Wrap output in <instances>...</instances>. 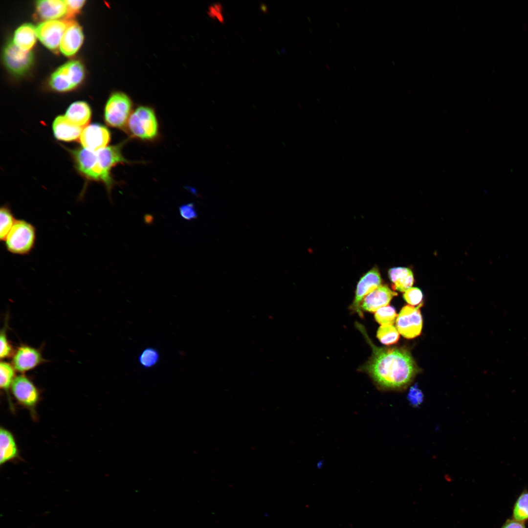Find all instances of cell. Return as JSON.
<instances>
[{"mask_svg":"<svg viewBox=\"0 0 528 528\" xmlns=\"http://www.w3.org/2000/svg\"><path fill=\"white\" fill-rule=\"evenodd\" d=\"M84 35L80 25L75 21H67L66 30L62 37L60 50L66 56L75 54L82 44Z\"/></svg>","mask_w":528,"mask_h":528,"instance_id":"5bb4252c","label":"cell"},{"mask_svg":"<svg viewBox=\"0 0 528 528\" xmlns=\"http://www.w3.org/2000/svg\"><path fill=\"white\" fill-rule=\"evenodd\" d=\"M514 520L522 522L528 519V493L522 494L518 499L513 509Z\"/></svg>","mask_w":528,"mask_h":528,"instance_id":"4316f807","label":"cell"},{"mask_svg":"<svg viewBox=\"0 0 528 528\" xmlns=\"http://www.w3.org/2000/svg\"><path fill=\"white\" fill-rule=\"evenodd\" d=\"M12 357L11 364L15 370L22 374L35 368L44 361L39 350L26 345L19 346Z\"/></svg>","mask_w":528,"mask_h":528,"instance_id":"7c38bea8","label":"cell"},{"mask_svg":"<svg viewBox=\"0 0 528 528\" xmlns=\"http://www.w3.org/2000/svg\"><path fill=\"white\" fill-rule=\"evenodd\" d=\"M3 59L5 66L13 74L22 75L31 67L34 60L31 51H25L17 47L12 41L4 47Z\"/></svg>","mask_w":528,"mask_h":528,"instance_id":"52a82bcc","label":"cell"},{"mask_svg":"<svg viewBox=\"0 0 528 528\" xmlns=\"http://www.w3.org/2000/svg\"><path fill=\"white\" fill-rule=\"evenodd\" d=\"M65 1L67 8V11L66 14V17L67 18H70L71 17L73 16L76 13H78L82 8L85 2V0H66Z\"/></svg>","mask_w":528,"mask_h":528,"instance_id":"d6a6232c","label":"cell"},{"mask_svg":"<svg viewBox=\"0 0 528 528\" xmlns=\"http://www.w3.org/2000/svg\"><path fill=\"white\" fill-rule=\"evenodd\" d=\"M382 282L378 269L374 267L363 275L357 285L355 295L352 304L354 309L361 317L363 316L361 304L364 298L381 285Z\"/></svg>","mask_w":528,"mask_h":528,"instance_id":"4fadbf2b","label":"cell"},{"mask_svg":"<svg viewBox=\"0 0 528 528\" xmlns=\"http://www.w3.org/2000/svg\"><path fill=\"white\" fill-rule=\"evenodd\" d=\"M0 357L1 360L12 356L14 352V350L8 339L5 328L0 331Z\"/></svg>","mask_w":528,"mask_h":528,"instance_id":"f1b7e54d","label":"cell"},{"mask_svg":"<svg viewBox=\"0 0 528 528\" xmlns=\"http://www.w3.org/2000/svg\"><path fill=\"white\" fill-rule=\"evenodd\" d=\"M91 114L90 108L87 103L77 101L69 106L65 116L73 124L82 128L88 123Z\"/></svg>","mask_w":528,"mask_h":528,"instance_id":"ffe728a7","label":"cell"},{"mask_svg":"<svg viewBox=\"0 0 528 528\" xmlns=\"http://www.w3.org/2000/svg\"><path fill=\"white\" fill-rule=\"evenodd\" d=\"M132 101L126 94L120 92L114 93L106 104L105 121L111 127L122 128L127 125L132 114Z\"/></svg>","mask_w":528,"mask_h":528,"instance_id":"5b68a950","label":"cell"},{"mask_svg":"<svg viewBox=\"0 0 528 528\" xmlns=\"http://www.w3.org/2000/svg\"><path fill=\"white\" fill-rule=\"evenodd\" d=\"M502 528H525L522 522L512 520L508 521Z\"/></svg>","mask_w":528,"mask_h":528,"instance_id":"e575fe53","label":"cell"},{"mask_svg":"<svg viewBox=\"0 0 528 528\" xmlns=\"http://www.w3.org/2000/svg\"><path fill=\"white\" fill-rule=\"evenodd\" d=\"M181 217L185 220H191L198 217V213L193 203L183 204L179 207Z\"/></svg>","mask_w":528,"mask_h":528,"instance_id":"1f68e13d","label":"cell"},{"mask_svg":"<svg viewBox=\"0 0 528 528\" xmlns=\"http://www.w3.org/2000/svg\"><path fill=\"white\" fill-rule=\"evenodd\" d=\"M160 355L158 350L149 347L143 349L138 357V362L141 367L150 369L155 366L160 360Z\"/></svg>","mask_w":528,"mask_h":528,"instance_id":"cb8c5ba5","label":"cell"},{"mask_svg":"<svg viewBox=\"0 0 528 528\" xmlns=\"http://www.w3.org/2000/svg\"><path fill=\"white\" fill-rule=\"evenodd\" d=\"M388 275L393 283V288L401 292H405L411 288L414 282L413 273L407 267L392 268L389 270Z\"/></svg>","mask_w":528,"mask_h":528,"instance_id":"44dd1931","label":"cell"},{"mask_svg":"<svg viewBox=\"0 0 528 528\" xmlns=\"http://www.w3.org/2000/svg\"><path fill=\"white\" fill-rule=\"evenodd\" d=\"M15 371L12 364L1 361L0 363V387L6 392L10 389L15 376Z\"/></svg>","mask_w":528,"mask_h":528,"instance_id":"484cf974","label":"cell"},{"mask_svg":"<svg viewBox=\"0 0 528 528\" xmlns=\"http://www.w3.org/2000/svg\"><path fill=\"white\" fill-rule=\"evenodd\" d=\"M84 76L85 70L82 63L76 60L71 61L59 67L52 73L49 84L57 91H67L80 84Z\"/></svg>","mask_w":528,"mask_h":528,"instance_id":"277c9868","label":"cell"},{"mask_svg":"<svg viewBox=\"0 0 528 528\" xmlns=\"http://www.w3.org/2000/svg\"><path fill=\"white\" fill-rule=\"evenodd\" d=\"M421 305L422 304L417 307L410 305L404 306L396 318L397 329L406 338H413L421 333L422 318L419 308Z\"/></svg>","mask_w":528,"mask_h":528,"instance_id":"ba28073f","label":"cell"},{"mask_svg":"<svg viewBox=\"0 0 528 528\" xmlns=\"http://www.w3.org/2000/svg\"><path fill=\"white\" fill-rule=\"evenodd\" d=\"M18 454V448L14 436L10 431L1 427L0 430V465L16 458Z\"/></svg>","mask_w":528,"mask_h":528,"instance_id":"7402d4cb","label":"cell"},{"mask_svg":"<svg viewBox=\"0 0 528 528\" xmlns=\"http://www.w3.org/2000/svg\"><path fill=\"white\" fill-rule=\"evenodd\" d=\"M404 299L412 306L419 305L421 304L423 294L421 290L417 287H411L404 292L403 295Z\"/></svg>","mask_w":528,"mask_h":528,"instance_id":"f546056e","label":"cell"},{"mask_svg":"<svg viewBox=\"0 0 528 528\" xmlns=\"http://www.w3.org/2000/svg\"><path fill=\"white\" fill-rule=\"evenodd\" d=\"M66 24L67 21H44L36 28L37 37L45 47L55 50L60 46Z\"/></svg>","mask_w":528,"mask_h":528,"instance_id":"30bf717a","label":"cell"},{"mask_svg":"<svg viewBox=\"0 0 528 528\" xmlns=\"http://www.w3.org/2000/svg\"><path fill=\"white\" fill-rule=\"evenodd\" d=\"M10 389L16 399L24 407L34 409L39 402L40 394L38 389L23 374L16 376Z\"/></svg>","mask_w":528,"mask_h":528,"instance_id":"9c48e42d","label":"cell"},{"mask_svg":"<svg viewBox=\"0 0 528 528\" xmlns=\"http://www.w3.org/2000/svg\"><path fill=\"white\" fill-rule=\"evenodd\" d=\"M72 154L80 172L89 179L103 181L108 191H110L113 184L108 180L101 168L96 152L83 148L73 150Z\"/></svg>","mask_w":528,"mask_h":528,"instance_id":"8992f818","label":"cell"},{"mask_svg":"<svg viewBox=\"0 0 528 528\" xmlns=\"http://www.w3.org/2000/svg\"><path fill=\"white\" fill-rule=\"evenodd\" d=\"M377 337L382 344L391 345L398 341L399 331L393 325H383L378 329Z\"/></svg>","mask_w":528,"mask_h":528,"instance_id":"d4e9b609","label":"cell"},{"mask_svg":"<svg viewBox=\"0 0 528 528\" xmlns=\"http://www.w3.org/2000/svg\"><path fill=\"white\" fill-rule=\"evenodd\" d=\"M397 293L391 290L386 285H380L368 294L363 300L361 309L370 312L377 311L380 308L387 306Z\"/></svg>","mask_w":528,"mask_h":528,"instance_id":"2e32d148","label":"cell"},{"mask_svg":"<svg viewBox=\"0 0 528 528\" xmlns=\"http://www.w3.org/2000/svg\"><path fill=\"white\" fill-rule=\"evenodd\" d=\"M110 137V132L106 127L93 124L83 129L80 141L83 148L96 152L107 147Z\"/></svg>","mask_w":528,"mask_h":528,"instance_id":"8fae6325","label":"cell"},{"mask_svg":"<svg viewBox=\"0 0 528 528\" xmlns=\"http://www.w3.org/2000/svg\"><path fill=\"white\" fill-rule=\"evenodd\" d=\"M0 219V239L1 241H4L17 220H16L11 210L6 206L1 207Z\"/></svg>","mask_w":528,"mask_h":528,"instance_id":"603a6c76","label":"cell"},{"mask_svg":"<svg viewBox=\"0 0 528 528\" xmlns=\"http://www.w3.org/2000/svg\"><path fill=\"white\" fill-rule=\"evenodd\" d=\"M52 129L55 137L59 140L71 141L80 138L83 129L70 122L65 115L57 116L53 121Z\"/></svg>","mask_w":528,"mask_h":528,"instance_id":"e0dca14e","label":"cell"},{"mask_svg":"<svg viewBox=\"0 0 528 528\" xmlns=\"http://www.w3.org/2000/svg\"><path fill=\"white\" fill-rule=\"evenodd\" d=\"M37 38L36 28L31 24L25 23L16 30L12 41L20 49L25 51H31L35 44Z\"/></svg>","mask_w":528,"mask_h":528,"instance_id":"d6986e66","label":"cell"},{"mask_svg":"<svg viewBox=\"0 0 528 528\" xmlns=\"http://www.w3.org/2000/svg\"><path fill=\"white\" fill-rule=\"evenodd\" d=\"M374 317L376 321L381 325H393L396 321V313L393 307L387 306L376 311Z\"/></svg>","mask_w":528,"mask_h":528,"instance_id":"83f0119b","label":"cell"},{"mask_svg":"<svg viewBox=\"0 0 528 528\" xmlns=\"http://www.w3.org/2000/svg\"><path fill=\"white\" fill-rule=\"evenodd\" d=\"M36 10L41 19L47 21L66 15L67 8L65 0H42L36 1Z\"/></svg>","mask_w":528,"mask_h":528,"instance_id":"ac0fdd59","label":"cell"},{"mask_svg":"<svg viewBox=\"0 0 528 528\" xmlns=\"http://www.w3.org/2000/svg\"><path fill=\"white\" fill-rule=\"evenodd\" d=\"M222 6L220 3H216L209 8L208 14L212 18H217L220 22H223L221 13Z\"/></svg>","mask_w":528,"mask_h":528,"instance_id":"836d02e7","label":"cell"},{"mask_svg":"<svg viewBox=\"0 0 528 528\" xmlns=\"http://www.w3.org/2000/svg\"><path fill=\"white\" fill-rule=\"evenodd\" d=\"M127 125L133 136L142 140H152L158 133L155 114L148 107L140 106L136 109L131 114Z\"/></svg>","mask_w":528,"mask_h":528,"instance_id":"3957f363","label":"cell"},{"mask_svg":"<svg viewBox=\"0 0 528 528\" xmlns=\"http://www.w3.org/2000/svg\"><path fill=\"white\" fill-rule=\"evenodd\" d=\"M36 230L30 223L23 220H17L6 237L5 247L9 252L19 255L29 254L34 247Z\"/></svg>","mask_w":528,"mask_h":528,"instance_id":"7a4b0ae2","label":"cell"},{"mask_svg":"<svg viewBox=\"0 0 528 528\" xmlns=\"http://www.w3.org/2000/svg\"><path fill=\"white\" fill-rule=\"evenodd\" d=\"M356 326L372 349L365 369L374 380L388 389H399L408 385L418 371L409 352L403 348L378 347L371 341L362 325L357 323Z\"/></svg>","mask_w":528,"mask_h":528,"instance_id":"6da1fadb","label":"cell"},{"mask_svg":"<svg viewBox=\"0 0 528 528\" xmlns=\"http://www.w3.org/2000/svg\"><path fill=\"white\" fill-rule=\"evenodd\" d=\"M407 399L411 405L414 407L418 406L422 403L423 395L417 384L414 385L410 388L407 395Z\"/></svg>","mask_w":528,"mask_h":528,"instance_id":"4dcf8cb0","label":"cell"},{"mask_svg":"<svg viewBox=\"0 0 528 528\" xmlns=\"http://www.w3.org/2000/svg\"><path fill=\"white\" fill-rule=\"evenodd\" d=\"M123 145L122 143L107 146L96 152L99 165L107 178L112 184L113 180L110 175L111 168L118 163L128 162L122 155L121 150Z\"/></svg>","mask_w":528,"mask_h":528,"instance_id":"9a60e30c","label":"cell"}]
</instances>
